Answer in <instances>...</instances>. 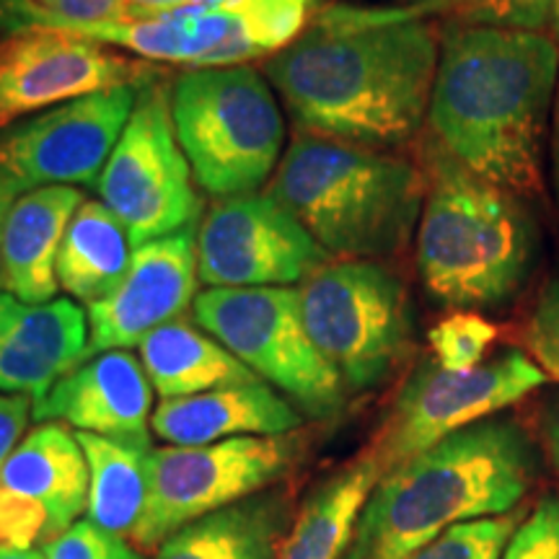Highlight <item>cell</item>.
Instances as JSON below:
<instances>
[{"label": "cell", "mask_w": 559, "mask_h": 559, "mask_svg": "<svg viewBox=\"0 0 559 559\" xmlns=\"http://www.w3.org/2000/svg\"><path fill=\"white\" fill-rule=\"evenodd\" d=\"M438 55L415 5H330L264 73L306 135L383 151L428 120Z\"/></svg>", "instance_id": "obj_1"}, {"label": "cell", "mask_w": 559, "mask_h": 559, "mask_svg": "<svg viewBox=\"0 0 559 559\" xmlns=\"http://www.w3.org/2000/svg\"><path fill=\"white\" fill-rule=\"evenodd\" d=\"M557 81L559 50L542 32L445 26L428 111L436 143L502 190L536 194Z\"/></svg>", "instance_id": "obj_2"}, {"label": "cell", "mask_w": 559, "mask_h": 559, "mask_svg": "<svg viewBox=\"0 0 559 559\" xmlns=\"http://www.w3.org/2000/svg\"><path fill=\"white\" fill-rule=\"evenodd\" d=\"M534 474L526 430L481 419L383 474L342 559H407L459 523L510 513Z\"/></svg>", "instance_id": "obj_3"}, {"label": "cell", "mask_w": 559, "mask_h": 559, "mask_svg": "<svg viewBox=\"0 0 559 559\" xmlns=\"http://www.w3.org/2000/svg\"><path fill=\"white\" fill-rule=\"evenodd\" d=\"M267 192L334 260L376 262L409 243L428 179L383 151L300 132Z\"/></svg>", "instance_id": "obj_4"}, {"label": "cell", "mask_w": 559, "mask_h": 559, "mask_svg": "<svg viewBox=\"0 0 559 559\" xmlns=\"http://www.w3.org/2000/svg\"><path fill=\"white\" fill-rule=\"evenodd\" d=\"M428 192L417 226L425 290L453 309H495L534 270L539 228L510 190L477 177L438 143L428 151Z\"/></svg>", "instance_id": "obj_5"}, {"label": "cell", "mask_w": 559, "mask_h": 559, "mask_svg": "<svg viewBox=\"0 0 559 559\" xmlns=\"http://www.w3.org/2000/svg\"><path fill=\"white\" fill-rule=\"evenodd\" d=\"M171 122L194 181L215 198L257 192L277 171L285 117L251 66L192 68L169 88Z\"/></svg>", "instance_id": "obj_6"}, {"label": "cell", "mask_w": 559, "mask_h": 559, "mask_svg": "<svg viewBox=\"0 0 559 559\" xmlns=\"http://www.w3.org/2000/svg\"><path fill=\"white\" fill-rule=\"evenodd\" d=\"M313 345L347 391H368L400 366L412 340L402 277L379 262H330L298 288Z\"/></svg>", "instance_id": "obj_7"}, {"label": "cell", "mask_w": 559, "mask_h": 559, "mask_svg": "<svg viewBox=\"0 0 559 559\" xmlns=\"http://www.w3.org/2000/svg\"><path fill=\"white\" fill-rule=\"evenodd\" d=\"M192 309L200 330L298 412L326 419L345 407L347 389L306 330L298 288H207Z\"/></svg>", "instance_id": "obj_8"}, {"label": "cell", "mask_w": 559, "mask_h": 559, "mask_svg": "<svg viewBox=\"0 0 559 559\" xmlns=\"http://www.w3.org/2000/svg\"><path fill=\"white\" fill-rule=\"evenodd\" d=\"M99 198L128 230L132 249L192 228L202 213L194 174L171 122L169 91L143 86L104 166Z\"/></svg>", "instance_id": "obj_9"}, {"label": "cell", "mask_w": 559, "mask_h": 559, "mask_svg": "<svg viewBox=\"0 0 559 559\" xmlns=\"http://www.w3.org/2000/svg\"><path fill=\"white\" fill-rule=\"evenodd\" d=\"M298 456V440L230 438L210 445H166L148 456V502L132 542L143 549L160 544L187 523L275 485Z\"/></svg>", "instance_id": "obj_10"}, {"label": "cell", "mask_w": 559, "mask_h": 559, "mask_svg": "<svg viewBox=\"0 0 559 559\" xmlns=\"http://www.w3.org/2000/svg\"><path fill=\"white\" fill-rule=\"evenodd\" d=\"M544 383L547 373L523 349H506L469 370H449L438 360L419 362L396 396L376 451L383 474L453 432L521 402Z\"/></svg>", "instance_id": "obj_11"}, {"label": "cell", "mask_w": 559, "mask_h": 559, "mask_svg": "<svg viewBox=\"0 0 559 559\" xmlns=\"http://www.w3.org/2000/svg\"><path fill=\"white\" fill-rule=\"evenodd\" d=\"M330 260L270 192L218 200L198 230V272L207 288H293Z\"/></svg>", "instance_id": "obj_12"}, {"label": "cell", "mask_w": 559, "mask_h": 559, "mask_svg": "<svg viewBox=\"0 0 559 559\" xmlns=\"http://www.w3.org/2000/svg\"><path fill=\"white\" fill-rule=\"evenodd\" d=\"M143 86H117L0 130V174L26 192L99 181Z\"/></svg>", "instance_id": "obj_13"}, {"label": "cell", "mask_w": 559, "mask_h": 559, "mask_svg": "<svg viewBox=\"0 0 559 559\" xmlns=\"http://www.w3.org/2000/svg\"><path fill=\"white\" fill-rule=\"evenodd\" d=\"M88 506V464L75 432L39 423L0 472V544L32 549L79 521Z\"/></svg>", "instance_id": "obj_14"}, {"label": "cell", "mask_w": 559, "mask_h": 559, "mask_svg": "<svg viewBox=\"0 0 559 559\" xmlns=\"http://www.w3.org/2000/svg\"><path fill=\"white\" fill-rule=\"evenodd\" d=\"M148 62L111 55L94 41L55 32L13 37L0 50V130L19 117L60 107L117 86H143Z\"/></svg>", "instance_id": "obj_15"}, {"label": "cell", "mask_w": 559, "mask_h": 559, "mask_svg": "<svg viewBox=\"0 0 559 559\" xmlns=\"http://www.w3.org/2000/svg\"><path fill=\"white\" fill-rule=\"evenodd\" d=\"M198 230L185 228L132 251L130 267L107 296L86 306L88 358L140 345L198 298Z\"/></svg>", "instance_id": "obj_16"}, {"label": "cell", "mask_w": 559, "mask_h": 559, "mask_svg": "<svg viewBox=\"0 0 559 559\" xmlns=\"http://www.w3.org/2000/svg\"><path fill=\"white\" fill-rule=\"evenodd\" d=\"M32 417L104 438L151 440L153 386L135 355L109 349L62 376L34 402Z\"/></svg>", "instance_id": "obj_17"}, {"label": "cell", "mask_w": 559, "mask_h": 559, "mask_svg": "<svg viewBox=\"0 0 559 559\" xmlns=\"http://www.w3.org/2000/svg\"><path fill=\"white\" fill-rule=\"evenodd\" d=\"M88 355V317L70 298L26 304L0 293V394L32 402Z\"/></svg>", "instance_id": "obj_18"}, {"label": "cell", "mask_w": 559, "mask_h": 559, "mask_svg": "<svg viewBox=\"0 0 559 559\" xmlns=\"http://www.w3.org/2000/svg\"><path fill=\"white\" fill-rule=\"evenodd\" d=\"M304 425L296 404L270 383L251 381L205 391V394L160 400L151 430L171 445H210L230 438L290 436Z\"/></svg>", "instance_id": "obj_19"}, {"label": "cell", "mask_w": 559, "mask_h": 559, "mask_svg": "<svg viewBox=\"0 0 559 559\" xmlns=\"http://www.w3.org/2000/svg\"><path fill=\"white\" fill-rule=\"evenodd\" d=\"M81 205L75 187H37L13 202L3 230L5 293L26 304L55 300L62 236Z\"/></svg>", "instance_id": "obj_20"}, {"label": "cell", "mask_w": 559, "mask_h": 559, "mask_svg": "<svg viewBox=\"0 0 559 559\" xmlns=\"http://www.w3.org/2000/svg\"><path fill=\"white\" fill-rule=\"evenodd\" d=\"M288 526L285 495H251L187 523L160 544L156 559H280Z\"/></svg>", "instance_id": "obj_21"}, {"label": "cell", "mask_w": 559, "mask_h": 559, "mask_svg": "<svg viewBox=\"0 0 559 559\" xmlns=\"http://www.w3.org/2000/svg\"><path fill=\"white\" fill-rule=\"evenodd\" d=\"M0 32L13 37L29 32L68 34V37L138 55V60L179 62V66H190L192 55L190 29L179 9L160 13L156 19H111L81 24V21L55 16L34 0H0Z\"/></svg>", "instance_id": "obj_22"}, {"label": "cell", "mask_w": 559, "mask_h": 559, "mask_svg": "<svg viewBox=\"0 0 559 559\" xmlns=\"http://www.w3.org/2000/svg\"><path fill=\"white\" fill-rule=\"evenodd\" d=\"M138 347L140 362L160 400H181L236 383L262 381L218 340L185 321L158 326Z\"/></svg>", "instance_id": "obj_23"}, {"label": "cell", "mask_w": 559, "mask_h": 559, "mask_svg": "<svg viewBox=\"0 0 559 559\" xmlns=\"http://www.w3.org/2000/svg\"><path fill=\"white\" fill-rule=\"evenodd\" d=\"M383 477L376 453L345 466L313 489L285 536L280 559H342L366 502Z\"/></svg>", "instance_id": "obj_24"}, {"label": "cell", "mask_w": 559, "mask_h": 559, "mask_svg": "<svg viewBox=\"0 0 559 559\" xmlns=\"http://www.w3.org/2000/svg\"><path fill=\"white\" fill-rule=\"evenodd\" d=\"M75 438L88 464V521L132 539L148 502L151 440L104 438L94 432H75Z\"/></svg>", "instance_id": "obj_25"}, {"label": "cell", "mask_w": 559, "mask_h": 559, "mask_svg": "<svg viewBox=\"0 0 559 559\" xmlns=\"http://www.w3.org/2000/svg\"><path fill=\"white\" fill-rule=\"evenodd\" d=\"M128 230L102 200H86L68 223L58 254V283L70 298L94 304L124 277L132 260Z\"/></svg>", "instance_id": "obj_26"}, {"label": "cell", "mask_w": 559, "mask_h": 559, "mask_svg": "<svg viewBox=\"0 0 559 559\" xmlns=\"http://www.w3.org/2000/svg\"><path fill=\"white\" fill-rule=\"evenodd\" d=\"M423 13H453L459 24L495 26V29L542 32L549 26L551 0H436L415 5Z\"/></svg>", "instance_id": "obj_27"}, {"label": "cell", "mask_w": 559, "mask_h": 559, "mask_svg": "<svg viewBox=\"0 0 559 559\" xmlns=\"http://www.w3.org/2000/svg\"><path fill=\"white\" fill-rule=\"evenodd\" d=\"M515 528H519V519L508 513L466 521L443 531L438 539L419 547L407 559H500Z\"/></svg>", "instance_id": "obj_28"}, {"label": "cell", "mask_w": 559, "mask_h": 559, "mask_svg": "<svg viewBox=\"0 0 559 559\" xmlns=\"http://www.w3.org/2000/svg\"><path fill=\"white\" fill-rule=\"evenodd\" d=\"M498 337L495 324L474 311H456L440 319L430 330L436 360L449 370H469L479 366L485 349Z\"/></svg>", "instance_id": "obj_29"}, {"label": "cell", "mask_w": 559, "mask_h": 559, "mask_svg": "<svg viewBox=\"0 0 559 559\" xmlns=\"http://www.w3.org/2000/svg\"><path fill=\"white\" fill-rule=\"evenodd\" d=\"M47 559H145L128 539L96 523L75 521L58 539L41 544Z\"/></svg>", "instance_id": "obj_30"}, {"label": "cell", "mask_w": 559, "mask_h": 559, "mask_svg": "<svg viewBox=\"0 0 559 559\" xmlns=\"http://www.w3.org/2000/svg\"><path fill=\"white\" fill-rule=\"evenodd\" d=\"M500 559H559V495H544L513 531Z\"/></svg>", "instance_id": "obj_31"}, {"label": "cell", "mask_w": 559, "mask_h": 559, "mask_svg": "<svg viewBox=\"0 0 559 559\" xmlns=\"http://www.w3.org/2000/svg\"><path fill=\"white\" fill-rule=\"evenodd\" d=\"M526 345L544 373L559 381V275L549 280L531 311Z\"/></svg>", "instance_id": "obj_32"}, {"label": "cell", "mask_w": 559, "mask_h": 559, "mask_svg": "<svg viewBox=\"0 0 559 559\" xmlns=\"http://www.w3.org/2000/svg\"><path fill=\"white\" fill-rule=\"evenodd\" d=\"M34 402L24 394H0V472L13 449L21 443Z\"/></svg>", "instance_id": "obj_33"}, {"label": "cell", "mask_w": 559, "mask_h": 559, "mask_svg": "<svg viewBox=\"0 0 559 559\" xmlns=\"http://www.w3.org/2000/svg\"><path fill=\"white\" fill-rule=\"evenodd\" d=\"M41 9L68 21L94 24V21L124 19L122 0H34Z\"/></svg>", "instance_id": "obj_34"}, {"label": "cell", "mask_w": 559, "mask_h": 559, "mask_svg": "<svg viewBox=\"0 0 559 559\" xmlns=\"http://www.w3.org/2000/svg\"><path fill=\"white\" fill-rule=\"evenodd\" d=\"M542 438L544 449H547L551 464L559 474V394L551 396V400L544 404L542 409Z\"/></svg>", "instance_id": "obj_35"}, {"label": "cell", "mask_w": 559, "mask_h": 559, "mask_svg": "<svg viewBox=\"0 0 559 559\" xmlns=\"http://www.w3.org/2000/svg\"><path fill=\"white\" fill-rule=\"evenodd\" d=\"M24 192L26 190L19 185L16 179L0 174V290H3V230H5V221H9L13 202H16Z\"/></svg>", "instance_id": "obj_36"}, {"label": "cell", "mask_w": 559, "mask_h": 559, "mask_svg": "<svg viewBox=\"0 0 559 559\" xmlns=\"http://www.w3.org/2000/svg\"><path fill=\"white\" fill-rule=\"evenodd\" d=\"M187 3H192V0H122L124 19H156L160 13Z\"/></svg>", "instance_id": "obj_37"}, {"label": "cell", "mask_w": 559, "mask_h": 559, "mask_svg": "<svg viewBox=\"0 0 559 559\" xmlns=\"http://www.w3.org/2000/svg\"><path fill=\"white\" fill-rule=\"evenodd\" d=\"M549 171H551V190L559 205V81L555 91V104H551V135H549Z\"/></svg>", "instance_id": "obj_38"}, {"label": "cell", "mask_w": 559, "mask_h": 559, "mask_svg": "<svg viewBox=\"0 0 559 559\" xmlns=\"http://www.w3.org/2000/svg\"><path fill=\"white\" fill-rule=\"evenodd\" d=\"M0 559H47L41 549H19V547H5L0 544Z\"/></svg>", "instance_id": "obj_39"}, {"label": "cell", "mask_w": 559, "mask_h": 559, "mask_svg": "<svg viewBox=\"0 0 559 559\" xmlns=\"http://www.w3.org/2000/svg\"><path fill=\"white\" fill-rule=\"evenodd\" d=\"M549 24L555 29L557 39H559V0H551V13H549Z\"/></svg>", "instance_id": "obj_40"}, {"label": "cell", "mask_w": 559, "mask_h": 559, "mask_svg": "<svg viewBox=\"0 0 559 559\" xmlns=\"http://www.w3.org/2000/svg\"><path fill=\"white\" fill-rule=\"evenodd\" d=\"M386 3H396V5H430L436 0H386Z\"/></svg>", "instance_id": "obj_41"}, {"label": "cell", "mask_w": 559, "mask_h": 559, "mask_svg": "<svg viewBox=\"0 0 559 559\" xmlns=\"http://www.w3.org/2000/svg\"><path fill=\"white\" fill-rule=\"evenodd\" d=\"M192 3H198V5H223V3H230V0H192Z\"/></svg>", "instance_id": "obj_42"}]
</instances>
